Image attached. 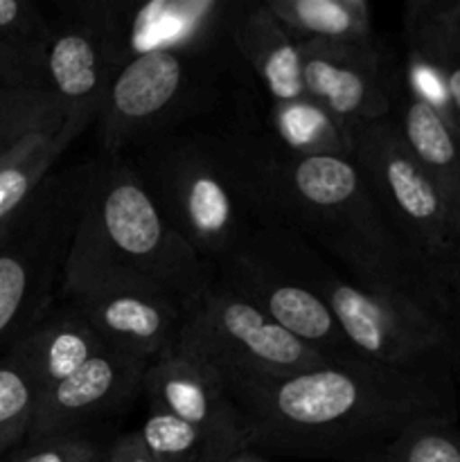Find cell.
<instances>
[{
    "instance_id": "6",
    "label": "cell",
    "mask_w": 460,
    "mask_h": 462,
    "mask_svg": "<svg viewBox=\"0 0 460 462\" xmlns=\"http://www.w3.org/2000/svg\"><path fill=\"white\" fill-rule=\"evenodd\" d=\"M235 63L242 59L230 45L207 54L156 52L122 66L95 125L102 156L122 158L212 116L233 90Z\"/></svg>"
},
{
    "instance_id": "13",
    "label": "cell",
    "mask_w": 460,
    "mask_h": 462,
    "mask_svg": "<svg viewBox=\"0 0 460 462\" xmlns=\"http://www.w3.org/2000/svg\"><path fill=\"white\" fill-rule=\"evenodd\" d=\"M300 52L305 95L325 111L350 126L391 116L395 54L382 39L370 45L302 41Z\"/></svg>"
},
{
    "instance_id": "25",
    "label": "cell",
    "mask_w": 460,
    "mask_h": 462,
    "mask_svg": "<svg viewBox=\"0 0 460 462\" xmlns=\"http://www.w3.org/2000/svg\"><path fill=\"white\" fill-rule=\"evenodd\" d=\"M61 126L63 116L45 84L0 90V165H5L34 135Z\"/></svg>"
},
{
    "instance_id": "21",
    "label": "cell",
    "mask_w": 460,
    "mask_h": 462,
    "mask_svg": "<svg viewBox=\"0 0 460 462\" xmlns=\"http://www.w3.org/2000/svg\"><path fill=\"white\" fill-rule=\"evenodd\" d=\"M255 120L289 153L352 158V126L309 97L284 104L264 102Z\"/></svg>"
},
{
    "instance_id": "12",
    "label": "cell",
    "mask_w": 460,
    "mask_h": 462,
    "mask_svg": "<svg viewBox=\"0 0 460 462\" xmlns=\"http://www.w3.org/2000/svg\"><path fill=\"white\" fill-rule=\"evenodd\" d=\"M97 332L104 346L140 359L179 355L188 307L162 289L140 282H111L66 298Z\"/></svg>"
},
{
    "instance_id": "22",
    "label": "cell",
    "mask_w": 460,
    "mask_h": 462,
    "mask_svg": "<svg viewBox=\"0 0 460 462\" xmlns=\"http://www.w3.org/2000/svg\"><path fill=\"white\" fill-rule=\"evenodd\" d=\"M266 9L296 41L336 45L377 43L365 0H266Z\"/></svg>"
},
{
    "instance_id": "3",
    "label": "cell",
    "mask_w": 460,
    "mask_h": 462,
    "mask_svg": "<svg viewBox=\"0 0 460 462\" xmlns=\"http://www.w3.org/2000/svg\"><path fill=\"white\" fill-rule=\"evenodd\" d=\"M215 269L167 224L124 158H95L61 293L111 282L152 284L192 307Z\"/></svg>"
},
{
    "instance_id": "8",
    "label": "cell",
    "mask_w": 460,
    "mask_h": 462,
    "mask_svg": "<svg viewBox=\"0 0 460 462\" xmlns=\"http://www.w3.org/2000/svg\"><path fill=\"white\" fill-rule=\"evenodd\" d=\"M352 162L406 251L445 302L460 278V242L442 189L415 162L391 117L352 126Z\"/></svg>"
},
{
    "instance_id": "2",
    "label": "cell",
    "mask_w": 460,
    "mask_h": 462,
    "mask_svg": "<svg viewBox=\"0 0 460 462\" xmlns=\"http://www.w3.org/2000/svg\"><path fill=\"white\" fill-rule=\"evenodd\" d=\"M233 131L269 215L298 230L359 287L410 293L445 316L442 296L392 233L350 158L289 153L255 117L235 122Z\"/></svg>"
},
{
    "instance_id": "26",
    "label": "cell",
    "mask_w": 460,
    "mask_h": 462,
    "mask_svg": "<svg viewBox=\"0 0 460 462\" xmlns=\"http://www.w3.org/2000/svg\"><path fill=\"white\" fill-rule=\"evenodd\" d=\"M39 383L12 350L0 356V456L30 436L39 406Z\"/></svg>"
},
{
    "instance_id": "28",
    "label": "cell",
    "mask_w": 460,
    "mask_h": 462,
    "mask_svg": "<svg viewBox=\"0 0 460 462\" xmlns=\"http://www.w3.org/2000/svg\"><path fill=\"white\" fill-rule=\"evenodd\" d=\"M106 449L90 431L50 433L27 438L7 462H104Z\"/></svg>"
},
{
    "instance_id": "11",
    "label": "cell",
    "mask_w": 460,
    "mask_h": 462,
    "mask_svg": "<svg viewBox=\"0 0 460 462\" xmlns=\"http://www.w3.org/2000/svg\"><path fill=\"white\" fill-rule=\"evenodd\" d=\"M215 278L255 302L280 328L334 365H374L356 355L323 298L251 239L215 266Z\"/></svg>"
},
{
    "instance_id": "18",
    "label": "cell",
    "mask_w": 460,
    "mask_h": 462,
    "mask_svg": "<svg viewBox=\"0 0 460 462\" xmlns=\"http://www.w3.org/2000/svg\"><path fill=\"white\" fill-rule=\"evenodd\" d=\"M388 117L410 156L442 189L451 206L460 183V126L406 84L400 70V57L392 63Z\"/></svg>"
},
{
    "instance_id": "5",
    "label": "cell",
    "mask_w": 460,
    "mask_h": 462,
    "mask_svg": "<svg viewBox=\"0 0 460 462\" xmlns=\"http://www.w3.org/2000/svg\"><path fill=\"white\" fill-rule=\"evenodd\" d=\"M248 239L323 298L352 350L365 361L400 373H451L455 377L446 320L427 300L359 287L298 230L275 217Z\"/></svg>"
},
{
    "instance_id": "10",
    "label": "cell",
    "mask_w": 460,
    "mask_h": 462,
    "mask_svg": "<svg viewBox=\"0 0 460 462\" xmlns=\"http://www.w3.org/2000/svg\"><path fill=\"white\" fill-rule=\"evenodd\" d=\"M179 356L203 361L219 373L291 374L334 365L216 278L188 310Z\"/></svg>"
},
{
    "instance_id": "16",
    "label": "cell",
    "mask_w": 460,
    "mask_h": 462,
    "mask_svg": "<svg viewBox=\"0 0 460 462\" xmlns=\"http://www.w3.org/2000/svg\"><path fill=\"white\" fill-rule=\"evenodd\" d=\"M143 397L153 409L219 436L244 440L242 418L216 368L188 356H167L147 365ZM246 442V440H244Z\"/></svg>"
},
{
    "instance_id": "9",
    "label": "cell",
    "mask_w": 460,
    "mask_h": 462,
    "mask_svg": "<svg viewBox=\"0 0 460 462\" xmlns=\"http://www.w3.org/2000/svg\"><path fill=\"white\" fill-rule=\"evenodd\" d=\"M63 14L95 27L113 72L156 52L207 54L230 48L235 0H70Z\"/></svg>"
},
{
    "instance_id": "23",
    "label": "cell",
    "mask_w": 460,
    "mask_h": 462,
    "mask_svg": "<svg viewBox=\"0 0 460 462\" xmlns=\"http://www.w3.org/2000/svg\"><path fill=\"white\" fill-rule=\"evenodd\" d=\"M59 131L61 129H50L34 135L5 165H0V230L25 210L68 149Z\"/></svg>"
},
{
    "instance_id": "7",
    "label": "cell",
    "mask_w": 460,
    "mask_h": 462,
    "mask_svg": "<svg viewBox=\"0 0 460 462\" xmlns=\"http://www.w3.org/2000/svg\"><path fill=\"white\" fill-rule=\"evenodd\" d=\"M93 161L52 171L0 230V350L52 311L75 242Z\"/></svg>"
},
{
    "instance_id": "30",
    "label": "cell",
    "mask_w": 460,
    "mask_h": 462,
    "mask_svg": "<svg viewBox=\"0 0 460 462\" xmlns=\"http://www.w3.org/2000/svg\"><path fill=\"white\" fill-rule=\"evenodd\" d=\"M25 84H45L43 57L0 45V90Z\"/></svg>"
},
{
    "instance_id": "34",
    "label": "cell",
    "mask_w": 460,
    "mask_h": 462,
    "mask_svg": "<svg viewBox=\"0 0 460 462\" xmlns=\"http://www.w3.org/2000/svg\"><path fill=\"white\" fill-rule=\"evenodd\" d=\"M451 221H454L455 237H458L460 242V183H458V189H455L454 199H451Z\"/></svg>"
},
{
    "instance_id": "20",
    "label": "cell",
    "mask_w": 460,
    "mask_h": 462,
    "mask_svg": "<svg viewBox=\"0 0 460 462\" xmlns=\"http://www.w3.org/2000/svg\"><path fill=\"white\" fill-rule=\"evenodd\" d=\"M404 52L431 68L460 125V0H409Z\"/></svg>"
},
{
    "instance_id": "17",
    "label": "cell",
    "mask_w": 460,
    "mask_h": 462,
    "mask_svg": "<svg viewBox=\"0 0 460 462\" xmlns=\"http://www.w3.org/2000/svg\"><path fill=\"white\" fill-rule=\"evenodd\" d=\"M230 41L264 102L284 104L307 97L300 43L275 21L264 3H237Z\"/></svg>"
},
{
    "instance_id": "32",
    "label": "cell",
    "mask_w": 460,
    "mask_h": 462,
    "mask_svg": "<svg viewBox=\"0 0 460 462\" xmlns=\"http://www.w3.org/2000/svg\"><path fill=\"white\" fill-rule=\"evenodd\" d=\"M446 329L451 338V355H454V373L460 377V278L446 296Z\"/></svg>"
},
{
    "instance_id": "14",
    "label": "cell",
    "mask_w": 460,
    "mask_h": 462,
    "mask_svg": "<svg viewBox=\"0 0 460 462\" xmlns=\"http://www.w3.org/2000/svg\"><path fill=\"white\" fill-rule=\"evenodd\" d=\"M113 75L115 72L95 27L70 14L52 21L43 52V77L63 116L59 134L68 147L86 129L97 125Z\"/></svg>"
},
{
    "instance_id": "4",
    "label": "cell",
    "mask_w": 460,
    "mask_h": 462,
    "mask_svg": "<svg viewBox=\"0 0 460 462\" xmlns=\"http://www.w3.org/2000/svg\"><path fill=\"white\" fill-rule=\"evenodd\" d=\"M122 158L167 224L212 269L273 219L257 194L233 125L176 129Z\"/></svg>"
},
{
    "instance_id": "33",
    "label": "cell",
    "mask_w": 460,
    "mask_h": 462,
    "mask_svg": "<svg viewBox=\"0 0 460 462\" xmlns=\"http://www.w3.org/2000/svg\"><path fill=\"white\" fill-rule=\"evenodd\" d=\"M212 462H269V460H266L264 454H260L257 449H251L248 445H242L225 451V454H221L219 458H215Z\"/></svg>"
},
{
    "instance_id": "24",
    "label": "cell",
    "mask_w": 460,
    "mask_h": 462,
    "mask_svg": "<svg viewBox=\"0 0 460 462\" xmlns=\"http://www.w3.org/2000/svg\"><path fill=\"white\" fill-rule=\"evenodd\" d=\"M138 438L156 462H212L225 451L246 445L244 440L194 427L153 406H149Z\"/></svg>"
},
{
    "instance_id": "31",
    "label": "cell",
    "mask_w": 460,
    "mask_h": 462,
    "mask_svg": "<svg viewBox=\"0 0 460 462\" xmlns=\"http://www.w3.org/2000/svg\"><path fill=\"white\" fill-rule=\"evenodd\" d=\"M104 462H156L149 456V451L144 449V445L140 442L138 431L124 433V436L115 438L113 445H108Z\"/></svg>"
},
{
    "instance_id": "27",
    "label": "cell",
    "mask_w": 460,
    "mask_h": 462,
    "mask_svg": "<svg viewBox=\"0 0 460 462\" xmlns=\"http://www.w3.org/2000/svg\"><path fill=\"white\" fill-rule=\"evenodd\" d=\"M52 21L32 0H0V45L43 57Z\"/></svg>"
},
{
    "instance_id": "19",
    "label": "cell",
    "mask_w": 460,
    "mask_h": 462,
    "mask_svg": "<svg viewBox=\"0 0 460 462\" xmlns=\"http://www.w3.org/2000/svg\"><path fill=\"white\" fill-rule=\"evenodd\" d=\"M104 347L106 346L90 328L88 320L70 302H63V307L50 311L34 329H30L7 350L25 364L43 395L45 391L84 368Z\"/></svg>"
},
{
    "instance_id": "29",
    "label": "cell",
    "mask_w": 460,
    "mask_h": 462,
    "mask_svg": "<svg viewBox=\"0 0 460 462\" xmlns=\"http://www.w3.org/2000/svg\"><path fill=\"white\" fill-rule=\"evenodd\" d=\"M383 462H460V429L455 424H424L404 433Z\"/></svg>"
},
{
    "instance_id": "1",
    "label": "cell",
    "mask_w": 460,
    "mask_h": 462,
    "mask_svg": "<svg viewBox=\"0 0 460 462\" xmlns=\"http://www.w3.org/2000/svg\"><path fill=\"white\" fill-rule=\"evenodd\" d=\"M244 440L260 454L334 462H383L404 433L455 424L451 373L382 365H320L291 374L224 370Z\"/></svg>"
},
{
    "instance_id": "15",
    "label": "cell",
    "mask_w": 460,
    "mask_h": 462,
    "mask_svg": "<svg viewBox=\"0 0 460 462\" xmlns=\"http://www.w3.org/2000/svg\"><path fill=\"white\" fill-rule=\"evenodd\" d=\"M149 361L129 352L104 347L84 368L39 397L30 436L88 431L95 422L117 413L143 395Z\"/></svg>"
}]
</instances>
